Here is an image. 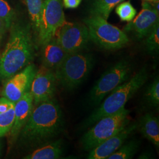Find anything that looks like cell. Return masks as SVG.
<instances>
[{
  "mask_svg": "<svg viewBox=\"0 0 159 159\" xmlns=\"http://www.w3.org/2000/svg\"><path fill=\"white\" fill-rule=\"evenodd\" d=\"M64 127L61 108L56 100L52 98L34 106L20 134L25 144L41 146L61 134Z\"/></svg>",
  "mask_w": 159,
  "mask_h": 159,
  "instance_id": "obj_1",
  "label": "cell"
},
{
  "mask_svg": "<svg viewBox=\"0 0 159 159\" xmlns=\"http://www.w3.org/2000/svg\"><path fill=\"white\" fill-rule=\"evenodd\" d=\"M10 36L0 55V79H8L20 71L34 59V47L31 26L12 23Z\"/></svg>",
  "mask_w": 159,
  "mask_h": 159,
  "instance_id": "obj_2",
  "label": "cell"
},
{
  "mask_svg": "<svg viewBox=\"0 0 159 159\" xmlns=\"http://www.w3.org/2000/svg\"><path fill=\"white\" fill-rule=\"evenodd\" d=\"M148 78L146 67H143L125 83L111 91L97 106L96 109L82 123L81 129H85L106 116L116 113L125 107V104L143 85Z\"/></svg>",
  "mask_w": 159,
  "mask_h": 159,
  "instance_id": "obj_3",
  "label": "cell"
},
{
  "mask_svg": "<svg viewBox=\"0 0 159 159\" xmlns=\"http://www.w3.org/2000/svg\"><path fill=\"white\" fill-rule=\"evenodd\" d=\"M95 61L90 54L79 52L67 54L54 73L57 81L67 91L81 85L91 73Z\"/></svg>",
  "mask_w": 159,
  "mask_h": 159,
  "instance_id": "obj_4",
  "label": "cell"
},
{
  "mask_svg": "<svg viewBox=\"0 0 159 159\" xmlns=\"http://www.w3.org/2000/svg\"><path fill=\"white\" fill-rule=\"evenodd\" d=\"M134 66L127 59H122L106 70L97 80L88 95L91 107H97L119 85L130 78Z\"/></svg>",
  "mask_w": 159,
  "mask_h": 159,
  "instance_id": "obj_5",
  "label": "cell"
},
{
  "mask_svg": "<svg viewBox=\"0 0 159 159\" xmlns=\"http://www.w3.org/2000/svg\"><path fill=\"white\" fill-rule=\"evenodd\" d=\"M129 113L124 107L98 120L82 137L81 144L83 149L90 152L123 129L130 123Z\"/></svg>",
  "mask_w": 159,
  "mask_h": 159,
  "instance_id": "obj_6",
  "label": "cell"
},
{
  "mask_svg": "<svg viewBox=\"0 0 159 159\" xmlns=\"http://www.w3.org/2000/svg\"><path fill=\"white\" fill-rule=\"evenodd\" d=\"M84 22L89 30L90 40L102 48L119 50L129 43L126 33L100 16H90Z\"/></svg>",
  "mask_w": 159,
  "mask_h": 159,
  "instance_id": "obj_7",
  "label": "cell"
},
{
  "mask_svg": "<svg viewBox=\"0 0 159 159\" xmlns=\"http://www.w3.org/2000/svg\"><path fill=\"white\" fill-rule=\"evenodd\" d=\"M65 22L62 0H44L37 34L40 45L54 37L58 29Z\"/></svg>",
  "mask_w": 159,
  "mask_h": 159,
  "instance_id": "obj_8",
  "label": "cell"
},
{
  "mask_svg": "<svg viewBox=\"0 0 159 159\" xmlns=\"http://www.w3.org/2000/svg\"><path fill=\"white\" fill-rule=\"evenodd\" d=\"M55 37L67 54L83 50L90 41L89 30L85 24L66 21L58 29Z\"/></svg>",
  "mask_w": 159,
  "mask_h": 159,
  "instance_id": "obj_9",
  "label": "cell"
},
{
  "mask_svg": "<svg viewBox=\"0 0 159 159\" xmlns=\"http://www.w3.org/2000/svg\"><path fill=\"white\" fill-rule=\"evenodd\" d=\"M57 81L54 71L43 65L37 70L30 90L34 106L54 98Z\"/></svg>",
  "mask_w": 159,
  "mask_h": 159,
  "instance_id": "obj_10",
  "label": "cell"
},
{
  "mask_svg": "<svg viewBox=\"0 0 159 159\" xmlns=\"http://www.w3.org/2000/svg\"><path fill=\"white\" fill-rule=\"evenodd\" d=\"M159 11L148 1L142 2V10L138 16L124 28L125 33L133 35L137 40L146 38L155 26L159 24Z\"/></svg>",
  "mask_w": 159,
  "mask_h": 159,
  "instance_id": "obj_11",
  "label": "cell"
},
{
  "mask_svg": "<svg viewBox=\"0 0 159 159\" xmlns=\"http://www.w3.org/2000/svg\"><path fill=\"white\" fill-rule=\"evenodd\" d=\"M37 70L34 64L31 63L21 71L9 78L2 90V96L12 102H17L30 91Z\"/></svg>",
  "mask_w": 159,
  "mask_h": 159,
  "instance_id": "obj_12",
  "label": "cell"
},
{
  "mask_svg": "<svg viewBox=\"0 0 159 159\" xmlns=\"http://www.w3.org/2000/svg\"><path fill=\"white\" fill-rule=\"evenodd\" d=\"M137 129V123H129L116 134L110 137L96 148L89 152L87 156L89 159H107L127 141L128 138Z\"/></svg>",
  "mask_w": 159,
  "mask_h": 159,
  "instance_id": "obj_13",
  "label": "cell"
},
{
  "mask_svg": "<svg viewBox=\"0 0 159 159\" xmlns=\"http://www.w3.org/2000/svg\"><path fill=\"white\" fill-rule=\"evenodd\" d=\"M33 98L31 92H27L14 106V122L11 130V135L16 138L27 123L34 108Z\"/></svg>",
  "mask_w": 159,
  "mask_h": 159,
  "instance_id": "obj_14",
  "label": "cell"
},
{
  "mask_svg": "<svg viewBox=\"0 0 159 159\" xmlns=\"http://www.w3.org/2000/svg\"><path fill=\"white\" fill-rule=\"evenodd\" d=\"M41 46L42 65L55 71L63 62L67 53L59 44L55 37Z\"/></svg>",
  "mask_w": 159,
  "mask_h": 159,
  "instance_id": "obj_15",
  "label": "cell"
},
{
  "mask_svg": "<svg viewBox=\"0 0 159 159\" xmlns=\"http://www.w3.org/2000/svg\"><path fill=\"white\" fill-rule=\"evenodd\" d=\"M137 129L156 148H159V121L156 116L150 113L145 114L139 120Z\"/></svg>",
  "mask_w": 159,
  "mask_h": 159,
  "instance_id": "obj_16",
  "label": "cell"
},
{
  "mask_svg": "<svg viewBox=\"0 0 159 159\" xmlns=\"http://www.w3.org/2000/svg\"><path fill=\"white\" fill-rule=\"evenodd\" d=\"M64 152V143L61 139H59L41 145L39 148L25 156L24 159H60L62 156Z\"/></svg>",
  "mask_w": 159,
  "mask_h": 159,
  "instance_id": "obj_17",
  "label": "cell"
},
{
  "mask_svg": "<svg viewBox=\"0 0 159 159\" xmlns=\"http://www.w3.org/2000/svg\"><path fill=\"white\" fill-rule=\"evenodd\" d=\"M123 1L124 0H94L90 9L91 16H100L107 20L114 8Z\"/></svg>",
  "mask_w": 159,
  "mask_h": 159,
  "instance_id": "obj_18",
  "label": "cell"
},
{
  "mask_svg": "<svg viewBox=\"0 0 159 159\" xmlns=\"http://www.w3.org/2000/svg\"><path fill=\"white\" fill-rule=\"evenodd\" d=\"M140 144V142L137 139H131L125 141L124 144L111 154L107 159H130L134 157L137 153Z\"/></svg>",
  "mask_w": 159,
  "mask_h": 159,
  "instance_id": "obj_19",
  "label": "cell"
},
{
  "mask_svg": "<svg viewBox=\"0 0 159 159\" xmlns=\"http://www.w3.org/2000/svg\"><path fill=\"white\" fill-rule=\"evenodd\" d=\"M27 7L31 25L37 34L44 0H24Z\"/></svg>",
  "mask_w": 159,
  "mask_h": 159,
  "instance_id": "obj_20",
  "label": "cell"
},
{
  "mask_svg": "<svg viewBox=\"0 0 159 159\" xmlns=\"http://www.w3.org/2000/svg\"><path fill=\"white\" fill-rule=\"evenodd\" d=\"M144 98L148 104L155 108L159 106V79L156 76L148 85L144 94Z\"/></svg>",
  "mask_w": 159,
  "mask_h": 159,
  "instance_id": "obj_21",
  "label": "cell"
},
{
  "mask_svg": "<svg viewBox=\"0 0 159 159\" xmlns=\"http://www.w3.org/2000/svg\"><path fill=\"white\" fill-rule=\"evenodd\" d=\"M116 12L121 21L127 22L132 21L137 14L136 10L132 6L130 1L119 4L116 8Z\"/></svg>",
  "mask_w": 159,
  "mask_h": 159,
  "instance_id": "obj_22",
  "label": "cell"
},
{
  "mask_svg": "<svg viewBox=\"0 0 159 159\" xmlns=\"http://www.w3.org/2000/svg\"><path fill=\"white\" fill-rule=\"evenodd\" d=\"M14 122V107L0 114V138L9 133Z\"/></svg>",
  "mask_w": 159,
  "mask_h": 159,
  "instance_id": "obj_23",
  "label": "cell"
},
{
  "mask_svg": "<svg viewBox=\"0 0 159 159\" xmlns=\"http://www.w3.org/2000/svg\"><path fill=\"white\" fill-rule=\"evenodd\" d=\"M145 45L148 51L152 53H158L159 49V23L146 37Z\"/></svg>",
  "mask_w": 159,
  "mask_h": 159,
  "instance_id": "obj_24",
  "label": "cell"
},
{
  "mask_svg": "<svg viewBox=\"0 0 159 159\" xmlns=\"http://www.w3.org/2000/svg\"><path fill=\"white\" fill-rule=\"evenodd\" d=\"M0 18L6 23L7 29H10L14 19V12L5 0H0Z\"/></svg>",
  "mask_w": 159,
  "mask_h": 159,
  "instance_id": "obj_25",
  "label": "cell"
},
{
  "mask_svg": "<svg viewBox=\"0 0 159 159\" xmlns=\"http://www.w3.org/2000/svg\"><path fill=\"white\" fill-rule=\"evenodd\" d=\"M15 102H12L6 97L0 98V114L7 111L10 109L14 107Z\"/></svg>",
  "mask_w": 159,
  "mask_h": 159,
  "instance_id": "obj_26",
  "label": "cell"
},
{
  "mask_svg": "<svg viewBox=\"0 0 159 159\" xmlns=\"http://www.w3.org/2000/svg\"><path fill=\"white\" fill-rule=\"evenodd\" d=\"M63 6L66 8H76L81 4L82 0H62Z\"/></svg>",
  "mask_w": 159,
  "mask_h": 159,
  "instance_id": "obj_27",
  "label": "cell"
},
{
  "mask_svg": "<svg viewBox=\"0 0 159 159\" xmlns=\"http://www.w3.org/2000/svg\"><path fill=\"white\" fill-rule=\"evenodd\" d=\"M7 29H8L6 26V23H4V21L1 18H0V44L4 39Z\"/></svg>",
  "mask_w": 159,
  "mask_h": 159,
  "instance_id": "obj_28",
  "label": "cell"
},
{
  "mask_svg": "<svg viewBox=\"0 0 159 159\" xmlns=\"http://www.w3.org/2000/svg\"><path fill=\"white\" fill-rule=\"evenodd\" d=\"M138 158L140 159H152L153 157L152 154L150 152H143V153L141 154Z\"/></svg>",
  "mask_w": 159,
  "mask_h": 159,
  "instance_id": "obj_29",
  "label": "cell"
},
{
  "mask_svg": "<svg viewBox=\"0 0 159 159\" xmlns=\"http://www.w3.org/2000/svg\"><path fill=\"white\" fill-rule=\"evenodd\" d=\"M144 1H148V2H157L159 1V0H143Z\"/></svg>",
  "mask_w": 159,
  "mask_h": 159,
  "instance_id": "obj_30",
  "label": "cell"
}]
</instances>
